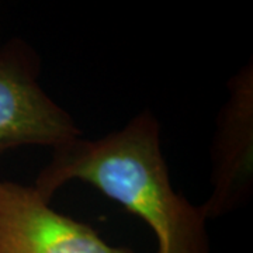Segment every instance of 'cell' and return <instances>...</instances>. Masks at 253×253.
<instances>
[{
    "mask_svg": "<svg viewBox=\"0 0 253 253\" xmlns=\"http://www.w3.org/2000/svg\"><path fill=\"white\" fill-rule=\"evenodd\" d=\"M245 65L228 83L229 100L218 117L212 145V194L200 206L206 219L238 208L253 180V69Z\"/></svg>",
    "mask_w": 253,
    "mask_h": 253,
    "instance_id": "cell-4",
    "label": "cell"
},
{
    "mask_svg": "<svg viewBox=\"0 0 253 253\" xmlns=\"http://www.w3.org/2000/svg\"><path fill=\"white\" fill-rule=\"evenodd\" d=\"M73 179L91 184L148 224L158 241L156 253H210L207 219L201 207L173 190L161 126L149 111L100 139L78 136L54 148L34 187L51 201Z\"/></svg>",
    "mask_w": 253,
    "mask_h": 253,
    "instance_id": "cell-1",
    "label": "cell"
},
{
    "mask_svg": "<svg viewBox=\"0 0 253 253\" xmlns=\"http://www.w3.org/2000/svg\"><path fill=\"white\" fill-rule=\"evenodd\" d=\"M0 253H134L63 215L34 187L0 180Z\"/></svg>",
    "mask_w": 253,
    "mask_h": 253,
    "instance_id": "cell-3",
    "label": "cell"
},
{
    "mask_svg": "<svg viewBox=\"0 0 253 253\" xmlns=\"http://www.w3.org/2000/svg\"><path fill=\"white\" fill-rule=\"evenodd\" d=\"M40 58L21 40L0 49V156L24 145L52 149L81 136L68 111L38 83Z\"/></svg>",
    "mask_w": 253,
    "mask_h": 253,
    "instance_id": "cell-2",
    "label": "cell"
}]
</instances>
